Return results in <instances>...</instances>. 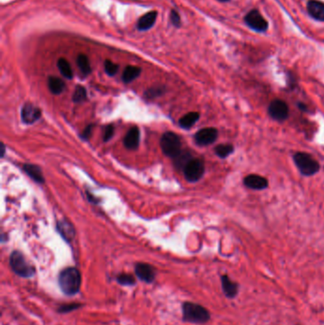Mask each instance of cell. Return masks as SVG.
Masks as SVG:
<instances>
[{"label":"cell","mask_w":324,"mask_h":325,"mask_svg":"<svg viewBox=\"0 0 324 325\" xmlns=\"http://www.w3.org/2000/svg\"><path fill=\"white\" fill-rule=\"evenodd\" d=\"M57 67L59 71L61 72V74L67 78V79H71L73 77V72H72V68L70 67V64L68 63V61L65 58H60L57 62Z\"/></svg>","instance_id":"603a6c76"},{"label":"cell","mask_w":324,"mask_h":325,"mask_svg":"<svg viewBox=\"0 0 324 325\" xmlns=\"http://www.w3.org/2000/svg\"><path fill=\"white\" fill-rule=\"evenodd\" d=\"M218 138V130L215 128H205L195 134V142L201 147L213 144Z\"/></svg>","instance_id":"9c48e42d"},{"label":"cell","mask_w":324,"mask_h":325,"mask_svg":"<svg viewBox=\"0 0 324 325\" xmlns=\"http://www.w3.org/2000/svg\"><path fill=\"white\" fill-rule=\"evenodd\" d=\"M57 230L59 231L60 235L68 242L71 241L75 236V231H74L73 227L70 225L69 222L66 220H62V221L58 222Z\"/></svg>","instance_id":"e0dca14e"},{"label":"cell","mask_w":324,"mask_h":325,"mask_svg":"<svg viewBox=\"0 0 324 325\" xmlns=\"http://www.w3.org/2000/svg\"><path fill=\"white\" fill-rule=\"evenodd\" d=\"M117 282L122 285H126V286H130L135 284V280L131 275L129 274H120L117 277Z\"/></svg>","instance_id":"484cf974"},{"label":"cell","mask_w":324,"mask_h":325,"mask_svg":"<svg viewBox=\"0 0 324 325\" xmlns=\"http://www.w3.org/2000/svg\"><path fill=\"white\" fill-rule=\"evenodd\" d=\"M23 169L27 173L28 176L31 177L36 183L43 184L45 182V179H44L43 173H42L39 166H37L35 164H32V163H26V164H24Z\"/></svg>","instance_id":"ac0fdd59"},{"label":"cell","mask_w":324,"mask_h":325,"mask_svg":"<svg viewBox=\"0 0 324 325\" xmlns=\"http://www.w3.org/2000/svg\"><path fill=\"white\" fill-rule=\"evenodd\" d=\"M294 162L299 172L304 176H313L320 170V163L306 152H297L294 154Z\"/></svg>","instance_id":"3957f363"},{"label":"cell","mask_w":324,"mask_h":325,"mask_svg":"<svg viewBox=\"0 0 324 325\" xmlns=\"http://www.w3.org/2000/svg\"><path fill=\"white\" fill-rule=\"evenodd\" d=\"M244 21L248 27L258 32H265L268 29L267 21L263 18L260 13L255 9L251 10L245 15Z\"/></svg>","instance_id":"52a82bcc"},{"label":"cell","mask_w":324,"mask_h":325,"mask_svg":"<svg viewBox=\"0 0 324 325\" xmlns=\"http://www.w3.org/2000/svg\"><path fill=\"white\" fill-rule=\"evenodd\" d=\"M104 66H105V71H106V73L108 75H109V76H114L117 73L118 69H119V66L117 64L113 63L110 60H106Z\"/></svg>","instance_id":"4316f807"},{"label":"cell","mask_w":324,"mask_h":325,"mask_svg":"<svg viewBox=\"0 0 324 325\" xmlns=\"http://www.w3.org/2000/svg\"><path fill=\"white\" fill-rule=\"evenodd\" d=\"M204 173V164L200 159L192 158L184 167V175L190 183L199 181Z\"/></svg>","instance_id":"8992f818"},{"label":"cell","mask_w":324,"mask_h":325,"mask_svg":"<svg viewBox=\"0 0 324 325\" xmlns=\"http://www.w3.org/2000/svg\"><path fill=\"white\" fill-rule=\"evenodd\" d=\"M93 129H94V126L93 125H90L89 127H87L84 131H83V134H82V137L86 140H88L90 137H91V134H92V131H93Z\"/></svg>","instance_id":"1f68e13d"},{"label":"cell","mask_w":324,"mask_h":325,"mask_svg":"<svg viewBox=\"0 0 324 325\" xmlns=\"http://www.w3.org/2000/svg\"><path fill=\"white\" fill-rule=\"evenodd\" d=\"M307 11L313 18L324 22V3L317 0H310L307 3Z\"/></svg>","instance_id":"5bb4252c"},{"label":"cell","mask_w":324,"mask_h":325,"mask_svg":"<svg viewBox=\"0 0 324 325\" xmlns=\"http://www.w3.org/2000/svg\"><path fill=\"white\" fill-rule=\"evenodd\" d=\"M158 16V12L157 11H151L143 16H141L137 22V30L138 31H148L150 28L153 27L156 19Z\"/></svg>","instance_id":"4fadbf2b"},{"label":"cell","mask_w":324,"mask_h":325,"mask_svg":"<svg viewBox=\"0 0 324 325\" xmlns=\"http://www.w3.org/2000/svg\"><path fill=\"white\" fill-rule=\"evenodd\" d=\"M88 196H89V199H90V202H93V203H98L97 201L98 200H96V199H95V197L93 196V195H91L90 193H88Z\"/></svg>","instance_id":"836d02e7"},{"label":"cell","mask_w":324,"mask_h":325,"mask_svg":"<svg viewBox=\"0 0 324 325\" xmlns=\"http://www.w3.org/2000/svg\"><path fill=\"white\" fill-rule=\"evenodd\" d=\"M164 92V89L162 88V87H159V88H151L148 90L146 92L145 95L148 97V98H155L157 96H160L162 95Z\"/></svg>","instance_id":"f1b7e54d"},{"label":"cell","mask_w":324,"mask_h":325,"mask_svg":"<svg viewBox=\"0 0 324 325\" xmlns=\"http://www.w3.org/2000/svg\"><path fill=\"white\" fill-rule=\"evenodd\" d=\"M175 159L176 165L180 168H184L187 165V163L192 159V157L189 155V153H182L181 152V154L178 157H176Z\"/></svg>","instance_id":"83f0119b"},{"label":"cell","mask_w":324,"mask_h":325,"mask_svg":"<svg viewBox=\"0 0 324 325\" xmlns=\"http://www.w3.org/2000/svg\"><path fill=\"white\" fill-rule=\"evenodd\" d=\"M199 118H200V114L198 112H195V111L189 112L180 119L179 124L183 129L189 130L195 125V123L199 120Z\"/></svg>","instance_id":"ffe728a7"},{"label":"cell","mask_w":324,"mask_h":325,"mask_svg":"<svg viewBox=\"0 0 324 325\" xmlns=\"http://www.w3.org/2000/svg\"><path fill=\"white\" fill-rule=\"evenodd\" d=\"M160 144H161L162 152L168 157L176 158L182 152L181 140H180L179 136L175 134L174 132H171V131L165 132L161 138Z\"/></svg>","instance_id":"5b68a950"},{"label":"cell","mask_w":324,"mask_h":325,"mask_svg":"<svg viewBox=\"0 0 324 325\" xmlns=\"http://www.w3.org/2000/svg\"><path fill=\"white\" fill-rule=\"evenodd\" d=\"M79 307V305L77 304H68V305H63L62 307H60L59 312H69L73 309H77Z\"/></svg>","instance_id":"d6a6232c"},{"label":"cell","mask_w":324,"mask_h":325,"mask_svg":"<svg viewBox=\"0 0 324 325\" xmlns=\"http://www.w3.org/2000/svg\"><path fill=\"white\" fill-rule=\"evenodd\" d=\"M298 108H300L301 110H306L307 109V107L304 104H301V103L298 105Z\"/></svg>","instance_id":"e575fe53"},{"label":"cell","mask_w":324,"mask_h":325,"mask_svg":"<svg viewBox=\"0 0 324 325\" xmlns=\"http://www.w3.org/2000/svg\"><path fill=\"white\" fill-rule=\"evenodd\" d=\"M183 318L185 322L191 324H205L210 319V314L203 306L193 303L185 302L183 304Z\"/></svg>","instance_id":"7a4b0ae2"},{"label":"cell","mask_w":324,"mask_h":325,"mask_svg":"<svg viewBox=\"0 0 324 325\" xmlns=\"http://www.w3.org/2000/svg\"><path fill=\"white\" fill-rule=\"evenodd\" d=\"M243 184L250 190H262L268 188L267 179L258 174L247 175L243 180Z\"/></svg>","instance_id":"8fae6325"},{"label":"cell","mask_w":324,"mask_h":325,"mask_svg":"<svg viewBox=\"0 0 324 325\" xmlns=\"http://www.w3.org/2000/svg\"><path fill=\"white\" fill-rule=\"evenodd\" d=\"M10 265L16 275L22 278H31L34 275V268L19 251H14L10 257Z\"/></svg>","instance_id":"277c9868"},{"label":"cell","mask_w":324,"mask_h":325,"mask_svg":"<svg viewBox=\"0 0 324 325\" xmlns=\"http://www.w3.org/2000/svg\"><path fill=\"white\" fill-rule=\"evenodd\" d=\"M113 134H114V128H113V126L109 125V126H108V127L106 128V130H105V133H104V141H105V142L108 141V140L113 136Z\"/></svg>","instance_id":"4dcf8cb0"},{"label":"cell","mask_w":324,"mask_h":325,"mask_svg":"<svg viewBox=\"0 0 324 325\" xmlns=\"http://www.w3.org/2000/svg\"><path fill=\"white\" fill-rule=\"evenodd\" d=\"M21 117H22V121L25 124L28 125L33 124L41 117L40 108L33 106L31 103H27L22 108Z\"/></svg>","instance_id":"30bf717a"},{"label":"cell","mask_w":324,"mask_h":325,"mask_svg":"<svg viewBox=\"0 0 324 325\" xmlns=\"http://www.w3.org/2000/svg\"><path fill=\"white\" fill-rule=\"evenodd\" d=\"M219 1H222V2H227V1H229V0H219Z\"/></svg>","instance_id":"d590c367"},{"label":"cell","mask_w":324,"mask_h":325,"mask_svg":"<svg viewBox=\"0 0 324 325\" xmlns=\"http://www.w3.org/2000/svg\"><path fill=\"white\" fill-rule=\"evenodd\" d=\"M140 143V130L137 127L131 128L124 139V145L127 149L134 150L139 147Z\"/></svg>","instance_id":"9a60e30c"},{"label":"cell","mask_w":324,"mask_h":325,"mask_svg":"<svg viewBox=\"0 0 324 325\" xmlns=\"http://www.w3.org/2000/svg\"><path fill=\"white\" fill-rule=\"evenodd\" d=\"M170 21L172 23V25L176 28L181 27L182 23H181V16L179 13L176 10H172L170 12Z\"/></svg>","instance_id":"f546056e"},{"label":"cell","mask_w":324,"mask_h":325,"mask_svg":"<svg viewBox=\"0 0 324 325\" xmlns=\"http://www.w3.org/2000/svg\"><path fill=\"white\" fill-rule=\"evenodd\" d=\"M48 86L50 91L54 94V95H61L64 90H65V83L58 78V77H54V76H50L49 80H48Z\"/></svg>","instance_id":"44dd1931"},{"label":"cell","mask_w":324,"mask_h":325,"mask_svg":"<svg viewBox=\"0 0 324 325\" xmlns=\"http://www.w3.org/2000/svg\"><path fill=\"white\" fill-rule=\"evenodd\" d=\"M135 273L137 277L141 281L148 284L152 283L155 279L154 268L148 263H142V262L137 263L135 266Z\"/></svg>","instance_id":"7c38bea8"},{"label":"cell","mask_w":324,"mask_h":325,"mask_svg":"<svg viewBox=\"0 0 324 325\" xmlns=\"http://www.w3.org/2000/svg\"><path fill=\"white\" fill-rule=\"evenodd\" d=\"M76 63H77V66L78 68L80 69L82 73L84 75H89L91 72H92V67H91V63H90V60L88 58L87 55L85 54H79L76 58Z\"/></svg>","instance_id":"7402d4cb"},{"label":"cell","mask_w":324,"mask_h":325,"mask_svg":"<svg viewBox=\"0 0 324 325\" xmlns=\"http://www.w3.org/2000/svg\"><path fill=\"white\" fill-rule=\"evenodd\" d=\"M87 99V91L84 87L78 86L75 89V92L72 96V100L75 103H81Z\"/></svg>","instance_id":"d4e9b609"},{"label":"cell","mask_w":324,"mask_h":325,"mask_svg":"<svg viewBox=\"0 0 324 325\" xmlns=\"http://www.w3.org/2000/svg\"><path fill=\"white\" fill-rule=\"evenodd\" d=\"M268 112L271 118L276 121H284L289 115L288 105L280 99H276L271 102L268 108Z\"/></svg>","instance_id":"ba28073f"},{"label":"cell","mask_w":324,"mask_h":325,"mask_svg":"<svg viewBox=\"0 0 324 325\" xmlns=\"http://www.w3.org/2000/svg\"><path fill=\"white\" fill-rule=\"evenodd\" d=\"M234 151V147L230 144H222L215 148V153L220 158H227Z\"/></svg>","instance_id":"cb8c5ba5"},{"label":"cell","mask_w":324,"mask_h":325,"mask_svg":"<svg viewBox=\"0 0 324 325\" xmlns=\"http://www.w3.org/2000/svg\"><path fill=\"white\" fill-rule=\"evenodd\" d=\"M142 69L139 67L136 66H128L124 69L123 75H122V80L125 83H130V82L135 80L137 77H139Z\"/></svg>","instance_id":"d6986e66"},{"label":"cell","mask_w":324,"mask_h":325,"mask_svg":"<svg viewBox=\"0 0 324 325\" xmlns=\"http://www.w3.org/2000/svg\"><path fill=\"white\" fill-rule=\"evenodd\" d=\"M221 281H222V288H223V291H224L225 295L227 298H235L236 295L238 294V291H239L238 284L231 281L229 277L227 276V275L222 276Z\"/></svg>","instance_id":"2e32d148"},{"label":"cell","mask_w":324,"mask_h":325,"mask_svg":"<svg viewBox=\"0 0 324 325\" xmlns=\"http://www.w3.org/2000/svg\"><path fill=\"white\" fill-rule=\"evenodd\" d=\"M61 290L68 296H73L79 292L81 286V275L78 269L68 267L61 271L58 278Z\"/></svg>","instance_id":"6da1fadb"}]
</instances>
